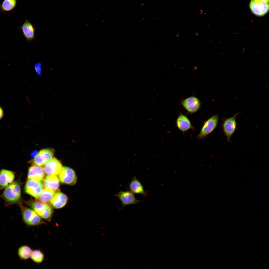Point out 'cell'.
Masks as SVG:
<instances>
[{"label":"cell","instance_id":"cell-1","mask_svg":"<svg viewBox=\"0 0 269 269\" xmlns=\"http://www.w3.org/2000/svg\"><path fill=\"white\" fill-rule=\"evenodd\" d=\"M1 197L9 205L18 203L21 198V185L18 180L13 182L5 189Z\"/></svg>","mask_w":269,"mask_h":269},{"label":"cell","instance_id":"cell-2","mask_svg":"<svg viewBox=\"0 0 269 269\" xmlns=\"http://www.w3.org/2000/svg\"><path fill=\"white\" fill-rule=\"evenodd\" d=\"M20 208L23 220L26 225L31 227L46 224L34 210L22 206Z\"/></svg>","mask_w":269,"mask_h":269},{"label":"cell","instance_id":"cell-3","mask_svg":"<svg viewBox=\"0 0 269 269\" xmlns=\"http://www.w3.org/2000/svg\"><path fill=\"white\" fill-rule=\"evenodd\" d=\"M30 205L42 218L50 222L53 214V209L48 204L41 202H31Z\"/></svg>","mask_w":269,"mask_h":269},{"label":"cell","instance_id":"cell-4","mask_svg":"<svg viewBox=\"0 0 269 269\" xmlns=\"http://www.w3.org/2000/svg\"><path fill=\"white\" fill-rule=\"evenodd\" d=\"M219 118L218 115L215 114L205 121L196 138L198 139H202L211 133L217 126Z\"/></svg>","mask_w":269,"mask_h":269},{"label":"cell","instance_id":"cell-5","mask_svg":"<svg viewBox=\"0 0 269 269\" xmlns=\"http://www.w3.org/2000/svg\"><path fill=\"white\" fill-rule=\"evenodd\" d=\"M58 179L62 183L73 185L77 182V177L75 171L71 168L67 167H62L58 174Z\"/></svg>","mask_w":269,"mask_h":269},{"label":"cell","instance_id":"cell-6","mask_svg":"<svg viewBox=\"0 0 269 269\" xmlns=\"http://www.w3.org/2000/svg\"><path fill=\"white\" fill-rule=\"evenodd\" d=\"M239 113H237L232 117L223 119L222 128L228 142H230V137L237 129L236 116Z\"/></svg>","mask_w":269,"mask_h":269},{"label":"cell","instance_id":"cell-7","mask_svg":"<svg viewBox=\"0 0 269 269\" xmlns=\"http://www.w3.org/2000/svg\"><path fill=\"white\" fill-rule=\"evenodd\" d=\"M43 189V183L41 181L29 180L26 182L24 187V190L26 193L37 199Z\"/></svg>","mask_w":269,"mask_h":269},{"label":"cell","instance_id":"cell-8","mask_svg":"<svg viewBox=\"0 0 269 269\" xmlns=\"http://www.w3.org/2000/svg\"><path fill=\"white\" fill-rule=\"evenodd\" d=\"M114 196L118 197L121 201L122 205L121 209L127 205H136L141 201L136 198L134 194L128 190L120 191Z\"/></svg>","mask_w":269,"mask_h":269},{"label":"cell","instance_id":"cell-9","mask_svg":"<svg viewBox=\"0 0 269 269\" xmlns=\"http://www.w3.org/2000/svg\"><path fill=\"white\" fill-rule=\"evenodd\" d=\"M54 152L52 149H44L41 150L33 160L34 164L38 166H44L52 157Z\"/></svg>","mask_w":269,"mask_h":269},{"label":"cell","instance_id":"cell-10","mask_svg":"<svg viewBox=\"0 0 269 269\" xmlns=\"http://www.w3.org/2000/svg\"><path fill=\"white\" fill-rule=\"evenodd\" d=\"M62 167L60 162L56 158H52L44 167L45 174L48 175H58Z\"/></svg>","mask_w":269,"mask_h":269},{"label":"cell","instance_id":"cell-11","mask_svg":"<svg viewBox=\"0 0 269 269\" xmlns=\"http://www.w3.org/2000/svg\"><path fill=\"white\" fill-rule=\"evenodd\" d=\"M249 6L252 12L259 16L265 15L269 9V2H257L254 0H251Z\"/></svg>","mask_w":269,"mask_h":269},{"label":"cell","instance_id":"cell-12","mask_svg":"<svg viewBox=\"0 0 269 269\" xmlns=\"http://www.w3.org/2000/svg\"><path fill=\"white\" fill-rule=\"evenodd\" d=\"M182 104L184 108L189 112L193 113L199 109L201 102L199 99L194 96H191L183 100Z\"/></svg>","mask_w":269,"mask_h":269},{"label":"cell","instance_id":"cell-13","mask_svg":"<svg viewBox=\"0 0 269 269\" xmlns=\"http://www.w3.org/2000/svg\"><path fill=\"white\" fill-rule=\"evenodd\" d=\"M44 173L43 168L41 166L35 165H32L28 169V180L41 181L44 179Z\"/></svg>","mask_w":269,"mask_h":269},{"label":"cell","instance_id":"cell-14","mask_svg":"<svg viewBox=\"0 0 269 269\" xmlns=\"http://www.w3.org/2000/svg\"><path fill=\"white\" fill-rule=\"evenodd\" d=\"M176 126L180 131L184 133L190 130L194 131L193 126L190 120L186 116L180 114L177 118L176 122Z\"/></svg>","mask_w":269,"mask_h":269},{"label":"cell","instance_id":"cell-15","mask_svg":"<svg viewBox=\"0 0 269 269\" xmlns=\"http://www.w3.org/2000/svg\"><path fill=\"white\" fill-rule=\"evenodd\" d=\"M15 178L14 172L11 171L2 169L0 171V189L5 188L13 181Z\"/></svg>","mask_w":269,"mask_h":269},{"label":"cell","instance_id":"cell-16","mask_svg":"<svg viewBox=\"0 0 269 269\" xmlns=\"http://www.w3.org/2000/svg\"><path fill=\"white\" fill-rule=\"evenodd\" d=\"M68 200L67 197L66 195L59 192L55 194L51 199L50 202L54 208L59 209L65 205Z\"/></svg>","mask_w":269,"mask_h":269},{"label":"cell","instance_id":"cell-17","mask_svg":"<svg viewBox=\"0 0 269 269\" xmlns=\"http://www.w3.org/2000/svg\"><path fill=\"white\" fill-rule=\"evenodd\" d=\"M23 34L27 41H30L34 37L36 28L28 20H26L21 26Z\"/></svg>","mask_w":269,"mask_h":269},{"label":"cell","instance_id":"cell-18","mask_svg":"<svg viewBox=\"0 0 269 269\" xmlns=\"http://www.w3.org/2000/svg\"><path fill=\"white\" fill-rule=\"evenodd\" d=\"M130 191L134 194H141L144 196H147V192L145 191L142 184L134 176L129 185Z\"/></svg>","mask_w":269,"mask_h":269},{"label":"cell","instance_id":"cell-19","mask_svg":"<svg viewBox=\"0 0 269 269\" xmlns=\"http://www.w3.org/2000/svg\"><path fill=\"white\" fill-rule=\"evenodd\" d=\"M59 180L55 175H48L44 180L43 186L45 188L51 189L55 191L58 190L60 186Z\"/></svg>","mask_w":269,"mask_h":269},{"label":"cell","instance_id":"cell-20","mask_svg":"<svg viewBox=\"0 0 269 269\" xmlns=\"http://www.w3.org/2000/svg\"><path fill=\"white\" fill-rule=\"evenodd\" d=\"M55 194V191L47 188L43 189L40 195L37 199L43 203L47 204L49 203Z\"/></svg>","mask_w":269,"mask_h":269},{"label":"cell","instance_id":"cell-21","mask_svg":"<svg viewBox=\"0 0 269 269\" xmlns=\"http://www.w3.org/2000/svg\"><path fill=\"white\" fill-rule=\"evenodd\" d=\"M32 250L28 246L23 245L18 249V254L20 258L24 260H27L30 258Z\"/></svg>","mask_w":269,"mask_h":269},{"label":"cell","instance_id":"cell-22","mask_svg":"<svg viewBox=\"0 0 269 269\" xmlns=\"http://www.w3.org/2000/svg\"><path fill=\"white\" fill-rule=\"evenodd\" d=\"M30 258L34 262L40 264L43 261L44 256V254L39 250H36L32 251Z\"/></svg>","mask_w":269,"mask_h":269},{"label":"cell","instance_id":"cell-23","mask_svg":"<svg viewBox=\"0 0 269 269\" xmlns=\"http://www.w3.org/2000/svg\"><path fill=\"white\" fill-rule=\"evenodd\" d=\"M16 3V0H4L0 7L4 11H10L14 8Z\"/></svg>","mask_w":269,"mask_h":269},{"label":"cell","instance_id":"cell-24","mask_svg":"<svg viewBox=\"0 0 269 269\" xmlns=\"http://www.w3.org/2000/svg\"><path fill=\"white\" fill-rule=\"evenodd\" d=\"M42 65L39 62L36 63L34 66V69L38 76H41L42 74Z\"/></svg>","mask_w":269,"mask_h":269},{"label":"cell","instance_id":"cell-25","mask_svg":"<svg viewBox=\"0 0 269 269\" xmlns=\"http://www.w3.org/2000/svg\"><path fill=\"white\" fill-rule=\"evenodd\" d=\"M3 115V112L2 108L0 107V120L2 118Z\"/></svg>","mask_w":269,"mask_h":269},{"label":"cell","instance_id":"cell-26","mask_svg":"<svg viewBox=\"0 0 269 269\" xmlns=\"http://www.w3.org/2000/svg\"><path fill=\"white\" fill-rule=\"evenodd\" d=\"M255 1L257 2H269V0H254Z\"/></svg>","mask_w":269,"mask_h":269}]
</instances>
